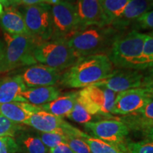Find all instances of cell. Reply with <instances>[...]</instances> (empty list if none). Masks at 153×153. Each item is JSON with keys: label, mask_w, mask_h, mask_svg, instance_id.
Wrapping results in <instances>:
<instances>
[{"label": "cell", "mask_w": 153, "mask_h": 153, "mask_svg": "<svg viewBox=\"0 0 153 153\" xmlns=\"http://www.w3.org/2000/svg\"><path fill=\"white\" fill-rule=\"evenodd\" d=\"M143 134L145 135V137H146V139L153 141V126L150 128L148 130H147V131Z\"/></svg>", "instance_id": "cell-37"}, {"label": "cell", "mask_w": 153, "mask_h": 153, "mask_svg": "<svg viewBox=\"0 0 153 153\" xmlns=\"http://www.w3.org/2000/svg\"><path fill=\"white\" fill-rule=\"evenodd\" d=\"M125 33L111 26H90L76 32L68 40L69 45L81 57L94 55H106L115 41Z\"/></svg>", "instance_id": "cell-2"}, {"label": "cell", "mask_w": 153, "mask_h": 153, "mask_svg": "<svg viewBox=\"0 0 153 153\" xmlns=\"http://www.w3.org/2000/svg\"><path fill=\"white\" fill-rule=\"evenodd\" d=\"M96 117L97 118V116L91 114L85 106V105L82 104L78 99H76L74 108H72L71 112L66 116V118H69L72 121L82 124L93 122V120Z\"/></svg>", "instance_id": "cell-25"}, {"label": "cell", "mask_w": 153, "mask_h": 153, "mask_svg": "<svg viewBox=\"0 0 153 153\" xmlns=\"http://www.w3.org/2000/svg\"><path fill=\"white\" fill-rule=\"evenodd\" d=\"M7 1H8L9 5H10V7H16L17 6L22 4V1H21V0H7Z\"/></svg>", "instance_id": "cell-38"}, {"label": "cell", "mask_w": 153, "mask_h": 153, "mask_svg": "<svg viewBox=\"0 0 153 153\" xmlns=\"http://www.w3.org/2000/svg\"><path fill=\"white\" fill-rule=\"evenodd\" d=\"M5 55L6 46L3 42L0 40V73L4 72Z\"/></svg>", "instance_id": "cell-35"}, {"label": "cell", "mask_w": 153, "mask_h": 153, "mask_svg": "<svg viewBox=\"0 0 153 153\" xmlns=\"http://www.w3.org/2000/svg\"><path fill=\"white\" fill-rule=\"evenodd\" d=\"M85 128L94 137L123 146L130 130L119 119H104L85 124Z\"/></svg>", "instance_id": "cell-10"}, {"label": "cell", "mask_w": 153, "mask_h": 153, "mask_svg": "<svg viewBox=\"0 0 153 153\" xmlns=\"http://www.w3.org/2000/svg\"><path fill=\"white\" fill-rule=\"evenodd\" d=\"M149 35H150V36H152V37H153V30H152V32H151V33H149Z\"/></svg>", "instance_id": "cell-43"}, {"label": "cell", "mask_w": 153, "mask_h": 153, "mask_svg": "<svg viewBox=\"0 0 153 153\" xmlns=\"http://www.w3.org/2000/svg\"><path fill=\"white\" fill-rule=\"evenodd\" d=\"M114 70V65L106 55L81 57L65 70L60 83L68 88H85L105 79Z\"/></svg>", "instance_id": "cell-1"}, {"label": "cell", "mask_w": 153, "mask_h": 153, "mask_svg": "<svg viewBox=\"0 0 153 153\" xmlns=\"http://www.w3.org/2000/svg\"><path fill=\"white\" fill-rule=\"evenodd\" d=\"M142 71L153 68V37L147 34L141 57Z\"/></svg>", "instance_id": "cell-27"}, {"label": "cell", "mask_w": 153, "mask_h": 153, "mask_svg": "<svg viewBox=\"0 0 153 153\" xmlns=\"http://www.w3.org/2000/svg\"><path fill=\"white\" fill-rule=\"evenodd\" d=\"M130 0H99L103 12L111 26L121 16Z\"/></svg>", "instance_id": "cell-23"}, {"label": "cell", "mask_w": 153, "mask_h": 153, "mask_svg": "<svg viewBox=\"0 0 153 153\" xmlns=\"http://www.w3.org/2000/svg\"><path fill=\"white\" fill-rule=\"evenodd\" d=\"M66 143L74 153H91L89 145L81 137L68 136Z\"/></svg>", "instance_id": "cell-30"}, {"label": "cell", "mask_w": 153, "mask_h": 153, "mask_svg": "<svg viewBox=\"0 0 153 153\" xmlns=\"http://www.w3.org/2000/svg\"><path fill=\"white\" fill-rule=\"evenodd\" d=\"M27 89L21 74L8 76L0 82V104L27 102L22 94Z\"/></svg>", "instance_id": "cell-16"}, {"label": "cell", "mask_w": 153, "mask_h": 153, "mask_svg": "<svg viewBox=\"0 0 153 153\" xmlns=\"http://www.w3.org/2000/svg\"><path fill=\"white\" fill-rule=\"evenodd\" d=\"M153 9V0H130L119 18L111 26L116 29L126 31V28L145 13Z\"/></svg>", "instance_id": "cell-15"}, {"label": "cell", "mask_w": 153, "mask_h": 153, "mask_svg": "<svg viewBox=\"0 0 153 153\" xmlns=\"http://www.w3.org/2000/svg\"><path fill=\"white\" fill-rule=\"evenodd\" d=\"M6 139V137H0V150L2 148L4 143Z\"/></svg>", "instance_id": "cell-41"}, {"label": "cell", "mask_w": 153, "mask_h": 153, "mask_svg": "<svg viewBox=\"0 0 153 153\" xmlns=\"http://www.w3.org/2000/svg\"><path fill=\"white\" fill-rule=\"evenodd\" d=\"M42 110L41 107L28 102H14L0 104V113L11 121L25 124L32 115Z\"/></svg>", "instance_id": "cell-17"}, {"label": "cell", "mask_w": 153, "mask_h": 153, "mask_svg": "<svg viewBox=\"0 0 153 153\" xmlns=\"http://www.w3.org/2000/svg\"><path fill=\"white\" fill-rule=\"evenodd\" d=\"M49 153H74L67 143H63L49 149Z\"/></svg>", "instance_id": "cell-34"}, {"label": "cell", "mask_w": 153, "mask_h": 153, "mask_svg": "<svg viewBox=\"0 0 153 153\" xmlns=\"http://www.w3.org/2000/svg\"><path fill=\"white\" fill-rule=\"evenodd\" d=\"M33 56L37 62L61 72L73 65L80 58L65 38H51L37 44Z\"/></svg>", "instance_id": "cell-4"}, {"label": "cell", "mask_w": 153, "mask_h": 153, "mask_svg": "<svg viewBox=\"0 0 153 153\" xmlns=\"http://www.w3.org/2000/svg\"><path fill=\"white\" fill-rule=\"evenodd\" d=\"M22 14L28 31L38 43L52 38L53 29L51 5L43 3L26 6Z\"/></svg>", "instance_id": "cell-6"}, {"label": "cell", "mask_w": 153, "mask_h": 153, "mask_svg": "<svg viewBox=\"0 0 153 153\" xmlns=\"http://www.w3.org/2000/svg\"><path fill=\"white\" fill-rule=\"evenodd\" d=\"M126 150L129 153H153V141L145 139L139 142L128 143Z\"/></svg>", "instance_id": "cell-29"}, {"label": "cell", "mask_w": 153, "mask_h": 153, "mask_svg": "<svg viewBox=\"0 0 153 153\" xmlns=\"http://www.w3.org/2000/svg\"><path fill=\"white\" fill-rule=\"evenodd\" d=\"M78 94L79 91H69L60 95L51 102L42 105L40 107L44 111L50 113L55 116L62 118L66 117L74 108Z\"/></svg>", "instance_id": "cell-20"}, {"label": "cell", "mask_w": 153, "mask_h": 153, "mask_svg": "<svg viewBox=\"0 0 153 153\" xmlns=\"http://www.w3.org/2000/svg\"><path fill=\"white\" fill-rule=\"evenodd\" d=\"M45 2L47 4H48L50 5H55L58 4L59 2H60L62 0H45Z\"/></svg>", "instance_id": "cell-39"}, {"label": "cell", "mask_w": 153, "mask_h": 153, "mask_svg": "<svg viewBox=\"0 0 153 153\" xmlns=\"http://www.w3.org/2000/svg\"><path fill=\"white\" fill-rule=\"evenodd\" d=\"M25 124L41 133H56L67 136L81 137L83 139L89 136L87 133L65 121L63 118L43 110L32 115Z\"/></svg>", "instance_id": "cell-9"}, {"label": "cell", "mask_w": 153, "mask_h": 153, "mask_svg": "<svg viewBox=\"0 0 153 153\" xmlns=\"http://www.w3.org/2000/svg\"><path fill=\"white\" fill-rule=\"evenodd\" d=\"M16 141L19 151L24 153H49L48 148L43 144L39 136L23 134Z\"/></svg>", "instance_id": "cell-22"}, {"label": "cell", "mask_w": 153, "mask_h": 153, "mask_svg": "<svg viewBox=\"0 0 153 153\" xmlns=\"http://www.w3.org/2000/svg\"><path fill=\"white\" fill-rule=\"evenodd\" d=\"M24 127L0 115V137H14L17 133L24 131Z\"/></svg>", "instance_id": "cell-26"}, {"label": "cell", "mask_w": 153, "mask_h": 153, "mask_svg": "<svg viewBox=\"0 0 153 153\" xmlns=\"http://www.w3.org/2000/svg\"><path fill=\"white\" fill-rule=\"evenodd\" d=\"M119 120L123 121L129 130L145 133L153 126V99L140 109L121 116Z\"/></svg>", "instance_id": "cell-18"}, {"label": "cell", "mask_w": 153, "mask_h": 153, "mask_svg": "<svg viewBox=\"0 0 153 153\" xmlns=\"http://www.w3.org/2000/svg\"><path fill=\"white\" fill-rule=\"evenodd\" d=\"M19 151V145L14 137H6L0 153H16Z\"/></svg>", "instance_id": "cell-33"}, {"label": "cell", "mask_w": 153, "mask_h": 153, "mask_svg": "<svg viewBox=\"0 0 153 153\" xmlns=\"http://www.w3.org/2000/svg\"><path fill=\"white\" fill-rule=\"evenodd\" d=\"M0 26L9 35L31 36L22 13L14 7H8L0 16Z\"/></svg>", "instance_id": "cell-19"}, {"label": "cell", "mask_w": 153, "mask_h": 153, "mask_svg": "<svg viewBox=\"0 0 153 153\" xmlns=\"http://www.w3.org/2000/svg\"><path fill=\"white\" fill-rule=\"evenodd\" d=\"M152 98L143 88H136L118 93L111 114L123 116L137 111Z\"/></svg>", "instance_id": "cell-12"}, {"label": "cell", "mask_w": 153, "mask_h": 153, "mask_svg": "<svg viewBox=\"0 0 153 153\" xmlns=\"http://www.w3.org/2000/svg\"><path fill=\"white\" fill-rule=\"evenodd\" d=\"M141 88L153 99V68L146 70L143 72V77Z\"/></svg>", "instance_id": "cell-32"}, {"label": "cell", "mask_w": 153, "mask_h": 153, "mask_svg": "<svg viewBox=\"0 0 153 153\" xmlns=\"http://www.w3.org/2000/svg\"><path fill=\"white\" fill-rule=\"evenodd\" d=\"M117 93L104 87L90 85L79 91L77 99L96 116H110Z\"/></svg>", "instance_id": "cell-8"}, {"label": "cell", "mask_w": 153, "mask_h": 153, "mask_svg": "<svg viewBox=\"0 0 153 153\" xmlns=\"http://www.w3.org/2000/svg\"><path fill=\"white\" fill-rule=\"evenodd\" d=\"M60 95V89L55 86L27 88L22 94L27 102L38 106L51 102Z\"/></svg>", "instance_id": "cell-21"}, {"label": "cell", "mask_w": 153, "mask_h": 153, "mask_svg": "<svg viewBox=\"0 0 153 153\" xmlns=\"http://www.w3.org/2000/svg\"><path fill=\"white\" fill-rule=\"evenodd\" d=\"M135 28L143 30H153V9L145 13L133 23Z\"/></svg>", "instance_id": "cell-31"}, {"label": "cell", "mask_w": 153, "mask_h": 153, "mask_svg": "<svg viewBox=\"0 0 153 153\" xmlns=\"http://www.w3.org/2000/svg\"><path fill=\"white\" fill-rule=\"evenodd\" d=\"M0 115H1V113H0Z\"/></svg>", "instance_id": "cell-44"}, {"label": "cell", "mask_w": 153, "mask_h": 153, "mask_svg": "<svg viewBox=\"0 0 153 153\" xmlns=\"http://www.w3.org/2000/svg\"><path fill=\"white\" fill-rule=\"evenodd\" d=\"M89 145L91 153H125L126 148L101 140L96 137L88 136L84 139Z\"/></svg>", "instance_id": "cell-24"}, {"label": "cell", "mask_w": 153, "mask_h": 153, "mask_svg": "<svg viewBox=\"0 0 153 153\" xmlns=\"http://www.w3.org/2000/svg\"><path fill=\"white\" fill-rule=\"evenodd\" d=\"M62 74L57 69L35 64L24 70L21 76L27 88H33L55 86L60 82Z\"/></svg>", "instance_id": "cell-13"}, {"label": "cell", "mask_w": 153, "mask_h": 153, "mask_svg": "<svg viewBox=\"0 0 153 153\" xmlns=\"http://www.w3.org/2000/svg\"><path fill=\"white\" fill-rule=\"evenodd\" d=\"M0 3L2 4L4 7H5L6 8H8V7H10V5H9V4L8 1H7V0H0Z\"/></svg>", "instance_id": "cell-40"}, {"label": "cell", "mask_w": 153, "mask_h": 153, "mask_svg": "<svg viewBox=\"0 0 153 153\" xmlns=\"http://www.w3.org/2000/svg\"><path fill=\"white\" fill-rule=\"evenodd\" d=\"M53 21L52 38L68 40L81 30L75 5L68 1H62L51 6Z\"/></svg>", "instance_id": "cell-7"}, {"label": "cell", "mask_w": 153, "mask_h": 153, "mask_svg": "<svg viewBox=\"0 0 153 153\" xmlns=\"http://www.w3.org/2000/svg\"><path fill=\"white\" fill-rule=\"evenodd\" d=\"M143 72L131 69L118 68L105 79L94 84L104 87L116 93L140 88L142 85Z\"/></svg>", "instance_id": "cell-11"}, {"label": "cell", "mask_w": 153, "mask_h": 153, "mask_svg": "<svg viewBox=\"0 0 153 153\" xmlns=\"http://www.w3.org/2000/svg\"><path fill=\"white\" fill-rule=\"evenodd\" d=\"M75 7L81 30L90 26H110L99 0H76Z\"/></svg>", "instance_id": "cell-14"}, {"label": "cell", "mask_w": 153, "mask_h": 153, "mask_svg": "<svg viewBox=\"0 0 153 153\" xmlns=\"http://www.w3.org/2000/svg\"><path fill=\"white\" fill-rule=\"evenodd\" d=\"M41 141L48 148H53L57 145L66 143L68 136L56 133H41L39 135Z\"/></svg>", "instance_id": "cell-28"}, {"label": "cell", "mask_w": 153, "mask_h": 153, "mask_svg": "<svg viewBox=\"0 0 153 153\" xmlns=\"http://www.w3.org/2000/svg\"><path fill=\"white\" fill-rule=\"evenodd\" d=\"M4 10H3V5L0 3V16H1V14H3Z\"/></svg>", "instance_id": "cell-42"}, {"label": "cell", "mask_w": 153, "mask_h": 153, "mask_svg": "<svg viewBox=\"0 0 153 153\" xmlns=\"http://www.w3.org/2000/svg\"><path fill=\"white\" fill-rule=\"evenodd\" d=\"M6 45L4 72L22 66L37 64L33 56V51L38 44L31 36L9 35L4 33Z\"/></svg>", "instance_id": "cell-5"}, {"label": "cell", "mask_w": 153, "mask_h": 153, "mask_svg": "<svg viewBox=\"0 0 153 153\" xmlns=\"http://www.w3.org/2000/svg\"><path fill=\"white\" fill-rule=\"evenodd\" d=\"M21 1H22V4L26 6H32L39 4L46 3L45 0H21Z\"/></svg>", "instance_id": "cell-36"}, {"label": "cell", "mask_w": 153, "mask_h": 153, "mask_svg": "<svg viewBox=\"0 0 153 153\" xmlns=\"http://www.w3.org/2000/svg\"><path fill=\"white\" fill-rule=\"evenodd\" d=\"M146 35L133 30L118 38L107 53L113 65L142 71L141 57Z\"/></svg>", "instance_id": "cell-3"}]
</instances>
